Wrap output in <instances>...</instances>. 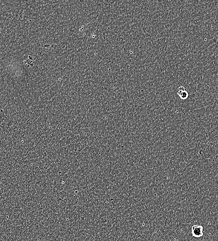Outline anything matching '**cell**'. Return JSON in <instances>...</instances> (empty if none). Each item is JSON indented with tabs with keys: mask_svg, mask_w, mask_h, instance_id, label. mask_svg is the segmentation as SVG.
Listing matches in <instances>:
<instances>
[{
	"mask_svg": "<svg viewBox=\"0 0 218 241\" xmlns=\"http://www.w3.org/2000/svg\"><path fill=\"white\" fill-rule=\"evenodd\" d=\"M192 234L194 237L200 238L203 236V227L201 225H195L191 227Z\"/></svg>",
	"mask_w": 218,
	"mask_h": 241,
	"instance_id": "6da1fadb",
	"label": "cell"
},
{
	"mask_svg": "<svg viewBox=\"0 0 218 241\" xmlns=\"http://www.w3.org/2000/svg\"><path fill=\"white\" fill-rule=\"evenodd\" d=\"M177 95L180 98L183 100H186L189 96V93L186 90L185 88L183 86H180L178 88Z\"/></svg>",
	"mask_w": 218,
	"mask_h": 241,
	"instance_id": "7a4b0ae2",
	"label": "cell"
}]
</instances>
